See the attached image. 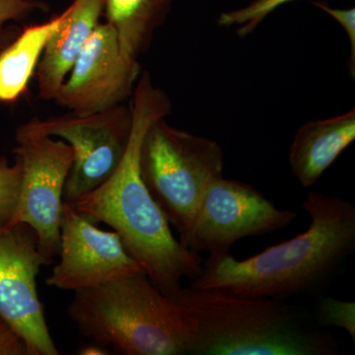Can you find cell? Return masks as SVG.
I'll return each mask as SVG.
<instances>
[{"label": "cell", "instance_id": "9", "mask_svg": "<svg viewBox=\"0 0 355 355\" xmlns=\"http://www.w3.org/2000/svg\"><path fill=\"white\" fill-rule=\"evenodd\" d=\"M51 263L31 226L0 224V318L22 336L29 355L60 354L37 291L42 266Z\"/></svg>", "mask_w": 355, "mask_h": 355}, {"label": "cell", "instance_id": "7", "mask_svg": "<svg viewBox=\"0 0 355 355\" xmlns=\"http://www.w3.org/2000/svg\"><path fill=\"white\" fill-rule=\"evenodd\" d=\"M297 216L292 210L277 209L251 184L221 177L205 191L179 241L197 254H228L240 239L277 232Z\"/></svg>", "mask_w": 355, "mask_h": 355}, {"label": "cell", "instance_id": "13", "mask_svg": "<svg viewBox=\"0 0 355 355\" xmlns=\"http://www.w3.org/2000/svg\"><path fill=\"white\" fill-rule=\"evenodd\" d=\"M355 139V110L309 121L298 128L289 148V165L303 188H310Z\"/></svg>", "mask_w": 355, "mask_h": 355}, {"label": "cell", "instance_id": "14", "mask_svg": "<svg viewBox=\"0 0 355 355\" xmlns=\"http://www.w3.org/2000/svg\"><path fill=\"white\" fill-rule=\"evenodd\" d=\"M65 17L67 9L46 22L25 27L0 51V102L13 104L25 94L49 40Z\"/></svg>", "mask_w": 355, "mask_h": 355}, {"label": "cell", "instance_id": "3", "mask_svg": "<svg viewBox=\"0 0 355 355\" xmlns=\"http://www.w3.org/2000/svg\"><path fill=\"white\" fill-rule=\"evenodd\" d=\"M175 299L193 320V355H336L340 343L284 300L182 287Z\"/></svg>", "mask_w": 355, "mask_h": 355}, {"label": "cell", "instance_id": "4", "mask_svg": "<svg viewBox=\"0 0 355 355\" xmlns=\"http://www.w3.org/2000/svg\"><path fill=\"white\" fill-rule=\"evenodd\" d=\"M67 311L81 335L116 354H190L193 320L144 270L74 292Z\"/></svg>", "mask_w": 355, "mask_h": 355}, {"label": "cell", "instance_id": "19", "mask_svg": "<svg viewBox=\"0 0 355 355\" xmlns=\"http://www.w3.org/2000/svg\"><path fill=\"white\" fill-rule=\"evenodd\" d=\"M317 322L321 327H338L355 342V303L331 297L322 298L318 304Z\"/></svg>", "mask_w": 355, "mask_h": 355}, {"label": "cell", "instance_id": "2", "mask_svg": "<svg viewBox=\"0 0 355 355\" xmlns=\"http://www.w3.org/2000/svg\"><path fill=\"white\" fill-rule=\"evenodd\" d=\"M302 207L310 216L305 232L245 260L209 254L190 287L275 300L318 288L354 252L355 205L312 191Z\"/></svg>", "mask_w": 355, "mask_h": 355}, {"label": "cell", "instance_id": "22", "mask_svg": "<svg viewBox=\"0 0 355 355\" xmlns=\"http://www.w3.org/2000/svg\"><path fill=\"white\" fill-rule=\"evenodd\" d=\"M79 354L83 355H107L110 354L108 350L105 349V347H101V345H88V347H84V349H80L79 352Z\"/></svg>", "mask_w": 355, "mask_h": 355}, {"label": "cell", "instance_id": "11", "mask_svg": "<svg viewBox=\"0 0 355 355\" xmlns=\"http://www.w3.org/2000/svg\"><path fill=\"white\" fill-rule=\"evenodd\" d=\"M58 256L46 284L62 291L93 288L144 270L120 236L98 228L67 202L62 207Z\"/></svg>", "mask_w": 355, "mask_h": 355}, {"label": "cell", "instance_id": "6", "mask_svg": "<svg viewBox=\"0 0 355 355\" xmlns=\"http://www.w3.org/2000/svg\"><path fill=\"white\" fill-rule=\"evenodd\" d=\"M14 153L22 161L19 198L10 221L26 223L38 236L40 251L53 260L60 247L65 183L73 153L64 140L40 132L32 121L16 130Z\"/></svg>", "mask_w": 355, "mask_h": 355}, {"label": "cell", "instance_id": "21", "mask_svg": "<svg viewBox=\"0 0 355 355\" xmlns=\"http://www.w3.org/2000/svg\"><path fill=\"white\" fill-rule=\"evenodd\" d=\"M0 355H29L22 336L0 318Z\"/></svg>", "mask_w": 355, "mask_h": 355}, {"label": "cell", "instance_id": "5", "mask_svg": "<svg viewBox=\"0 0 355 355\" xmlns=\"http://www.w3.org/2000/svg\"><path fill=\"white\" fill-rule=\"evenodd\" d=\"M220 144L158 119L147 128L139 153L142 180L179 239L190 227L205 191L223 177Z\"/></svg>", "mask_w": 355, "mask_h": 355}, {"label": "cell", "instance_id": "15", "mask_svg": "<svg viewBox=\"0 0 355 355\" xmlns=\"http://www.w3.org/2000/svg\"><path fill=\"white\" fill-rule=\"evenodd\" d=\"M174 0H104L106 22L118 35L125 57L139 60L164 25Z\"/></svg>", "mask_w": 355, "mask_h": 355}, {"label": "cell", "instance_id": "8", "mask_svg": "<svg viewBox=\"0 0 355 355\" xmlns=\"http://www.w3.org/2000/svg\"><path fill=\"white\" fill-rule=\"evenodd\" d=\"M44 135L64 140L73 153L64 202H73L108 180L125 155L132 128L130 106L118 105L99 113L33 119Z\"/></svg>", "mask_w": 355, "mask_h": 355}, {"label": "cell", "instance_id": "18", "mask_svg": "<svg viewBox=\"0 0 355 355\" xmlns=\"http://www.w3.org/2000/svg\"><path fill=\"white\" fill-rule=\"evenodd\" d=\"M22 161L15 155V162L9 165L0 159V224L6 225L15 211L22 184Z\"/></svg>", "mask_w": 355, "mask_h": 355}, {"label": "cell", "instance_id": "16", "mask_svg": "<svg viewBox=\"0 0 355 355\" xmlns=\"http://www.w3.org/2000/svg\"><path fill=\"white\" fill-rule=\"evenodd\" d=\"M291 1L293 0H253L242 8L222 12L217 24L234 28L236 34L243 38L251 35L270 13Z\"/></svg>", "mask_w": 355, "mask_h": 355}, {"label": "cell", "instance_id": "17", "mask_svg": "<svg viewBox=\"0 0 355 355\" xmlns=\"http://www.w3.org/2000/svg\"><path fill=\"white\" fill-rule=\"evenodd\" d=\"M44 0H0V51L19 34L17 23L37 12H46Z\"/></svg>", "mask_w": 355, "mask_h": 355}, {"label": "cell", "instance_id": "12", "mask_svg": "<svg viewBox=\"0 0 355 355\" xmlns=\"http://www.w3.org/2000/svg\"><path fill=\"white\" fill-rule=\"evenodd\" d=\"M104 14V0H73L67 17L53 33L37 69L38 97L55 101L70 69Z\"/></svg>", "mask_w": 355, "mask_h": 355}, {"label": "cell", "instance_id": "20", "mask_svg": "<svg viewBox=\"0 0 355 355\" xmlns=\"http://www.w3.org/2000/svg\"><path fill=\"white\" fill-rule=\"evenodd\" d=\"M315 6L329 14L347 33L349 41V71L350 76H355V8H334L326 2H313Z\"/></svg>", "mask_w": 355, "mask_h": 355}, {"label": "cell", "instance_id": "10", "mask_svg": "<svg viewBox=\"0 0 355 355\" xmlns=\"http://www.w3.org/2000/svg\"><path fill=\"white\" fill-rule=\"evenodd\" d=\"M140 73L139 60L125 57L121 51L113 26L99 23L55 102L77 116L99 113L132 98Z\"/></svg>", "mask_w": 355, "mask_h": 355}, {"label": "cell", "instance_id": "1", "mask_svg": "<svg viewBox=\"0 0 355 355\" xmlns=\"http://www.w3.org/2000/svg\"><path fill=\"white\" fill-rule=\"evenodd\" d=\"M130 109L132 133L120 164L104 183L70 205L95 224L113 228L154 286L173 296L182 288V280L197 279L203 263L200 254L174 237L140 174V146L147 128L172 111L170 98L146 70L133 90Z\"/></svg>", "mask_w": 355, "mask_h": 355}]
</instances>
